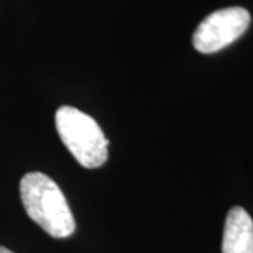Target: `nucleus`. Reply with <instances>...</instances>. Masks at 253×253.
<instances>
[{"label": "nucleus", "instance_id": "obj_5", "mask_svg": "<svg viewBox=\"0 0 253 253\" xmlns=\"http://www.w3.org/2000/svg\"><path fill=\"white\" fill-rule=\"evenodd\" d=\"M0 253H14V252H11L10 249L4 248V246H0Z\"/></svg>", "mask_w": 253, "mask_h": 253}, {"label": "nucleus", "instance_id": "obj_3", "mask_svg": "<svg viewBox=\"0 0 253 253\" xmlns=\"http://www.w3.org/2000/svg\"><path fill=\"white\" fill-rule=\"evenodd\" d=\"M251 14L242 7L217 10L206 17L193 34V45L201 54H214L231 45L246 31Z\"/></svg>", "mask_w": 253, "mask_h": 253}, {"label": "nucleus", "instance_id": "obj_4", "mask_svg": "<svg viewBox=\"0 0 253 253\" xmlns=\"http://www.w3.org/2000/svg\"><path fill=\"white\" fill-rule=\"evenodd\" d=\"M222 253H253V221L245 208H231L226 215Z\"/></svg>", "mask_w": 253, "mask_h": 253}, {"label": "nucleus", "instance_id": "obj_2", "mask_svg": "<svg viewBox=\"0 0 253 253\" xmlns=\"http://www.w3.org/2000/svg\"><path fill=\"white\" fill-rule=\"evenodd\" d=\"M55 124L63 145L82 166L94 169L106 163L109 141L94 118L63 106L55 114Z\"/></svg>", "mask_w": 253, "mask_h": 253}, {"label": "nucleus", "instance_id": "obj_1", "mask_svg": "<svg viewBox=\"0 0 253 253\" xmlns=\"http://www.w3.org/2000/svg\"><path fill=\"white\" fill-rule=\"evenodd\" d=\"M20 196L27 215L46 234L68 238L75 232V219L63 193L51 177L27 173L20 181Z\"/></svg>", "mask_w": 253, "mask_h": 253}]
</instances>
